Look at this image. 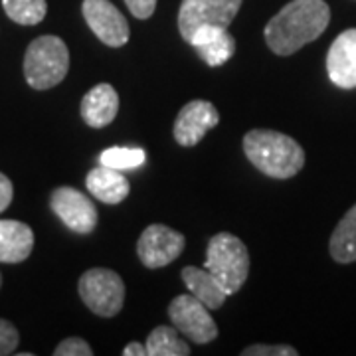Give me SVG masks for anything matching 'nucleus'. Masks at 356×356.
I'll use <instances>...</instances> for the list:
<instances>
[{"mask_svg":"<svg viewBox=\"0 0 356 356\" xmlns=\"http://www.w3.org/2000/svg\"><path fill=\"white\" fill-rule=\"evenodd\" d=\"M331 8L325 0H291L266 26L267 46L277 56H291L327 30Z\"/></svg>","mask_w":356,"mask_h":356,"instance_id":"f257e3e1","label":"nucleus"},{"mask_svg":"<svg viewBox=\"0 0 356 356\" xmlns=\"http://www.w3.org/2000/svg\"><path fill=\"white\" fill-rule=\"evenodd\" d=\"M243 153L267 177L291 178L305 166V151L297 140L271 129H254L243 137Z\"/></svg>","mask_w":356,"mask_h":356,"instance_id":"f03ea898","label":"nucleus"},{"mask_svg":"<svg viewBox=\"0 0 356 356\" xmlns=\"http://www.w3.org/2000/svg\"><path fill=\"white\" fill-rule=\"evenodd\" d=\"M70 70V50L58 36H40L26 50L24 76L28 86L38 91L62 83Z\"/></svg>","mask_w":356,"mask_h":356,"instance_id":"7ed1b4c3","label":"nucleus"},{"mask_svg":"<svg viewBox=\"0 0 356 356\" xmlns=\"http://www.w3.org/2000/svg\"><path fill=\"white\" fill-rule=\"evenodd\" d=\"M204 267L216 275L228 295L238 293L250 273V254L245 243L234 234L220 232L208 242Z\"/></svg>","mask_w":356,"mask_h":356,"instance_id":"20e7f679","label":"nucleus"},{"mask_svg":"<svg viewBox=\"0 0 356 356\" xmlns=\"http://www.w3.org/2000/svg\"><path fill=\"white\" fill-rule=\"evenodd\" d=\"M81 301L97 317L111 318L121 313L125 303V283L119 273L105 267L88 269L77 283Z\"/></svg>","mask_w":356,"mask_h":356,"instance_id":"39448f33","label":"nucleus"},{"mask_svg":"<svg viewBox=\"0 0 356 356\" xmlns=\"http://www.w3.org/2000/svg\"><path fill=\"white\" fill-rule=\"evenodd\" d=\"M210 309L192 293L178 295L168 305V317L178 332L196 344L212 343L218 337V325L208 313Z\"/></svg>","mask_w":356,"mask_h":356,"instance_id":"423d86ee","label":"nucleus"},{"mask_svg":"<svg viewBox=\"0 0 356 356\" xmlns=\"http://www.w3.org/2000/svg\"><path fill=\"white\" fill-rule=\"evenodd\" d=\"M242 0H182L178 10V30L184 42L206 24L228 28L240 13Z\"/></svg>","mask_w":356,"mask_h":356,"instance_id":"0eeeda50","label":"nucleus"},{"mask_svg":"<svg viewBox=\"0 0 356 356\" xmlns=\"http://www.w3.org/2000/svg\"><path fill=\"white\" fill-rule=\"evenodd\" d=\"M184 245L186 240L180 232L168 228L165 224H153L140 234L137 254L145 267L161 269L178 259L184 252Z\"/></svg>","mask_w":356,"mask_h":356,"instance_id":"6e6552de","label":"nucleus"},{"mask_svg":"<svg viewBox=\"0 0 356 356\" xmlns=\"http://www.w3.org/2000/svg\"><path fill=\"white\" fill-rule=\"evenodd\" d=\"M50 206L54 214L76 234L88 236L97 226V208L89 196L72 186H60L51 192Z\"/></svg>","mask_w":356,"mask_h":356,"instance_id":"1a4fd4ad","label":"nucleus"},{"mask_svg":"<svg viewBox=\"0 0 356 356\" xmlns=\"http://www.w3.org/2000/svg\"><path fill=\"white\" fill-rule=\"evenodd\" d=\"M81 13L91 32L109 48H121L129 42V22L109 0H83Z\"/></svg>","mask_w":356,"mask_h":356,"instance_id":"9d476101","label":"nucleus"},{"mask_svg":"<svg viewBox=\"0 0 356 356\" xmlns=\"http://www.w3.org/2000/svg\"><path fill=\"white\" fill-rule=\"evenodd\" d=\"M220 123V113L210 102L194 99L186 103L177 115L172 135L178 145L194 147L204 139V135Z\"/></svg>","mask_w":356,"mask_h":356,"instance_id":"9b49d317","label":"nucleus"},{"mask_svg":"<svg viewBox=\"0 0 356 356\" xmlns=\"http://www.w3.org/2000/svg\"><path fill=\"white\" fill-rule=\"evenodd\" d=\"M327 72L341 89L356 88V28L341 32L327 54Z\"/></svg>","mask_w":356,"mask_h":356,"instance_id":"f8f14e48","label":"nucleus"},{"mask_svg":"<svg viewBox=\"0 0 356 356\" xmlns=\"http://www.w3.org/2000/svg\"><path fill=\"white\" fill-rule=\"evenodd\" d=\"M188 44L210 67L224 65L236 54V40L224 26H200Z\"/></svg>","mask_w":356,"mask_h":356,"instance_id":"ddd939ff","label":"nucleus"},{"mask_svg":"<svg viewBox=\"0 0 356 356\" xmlns=\"http://www.w3.org/2000/svg\"><path fill=\"white\" fill-rule=\"evenodd\" d=\"M117 113H119V95L109 83H99L89 89L81 102V117L89 127H107L109 123H113Z\"/></svg>","mask_w":356,"mask_h":356,"instance_id":"4468645a","label":"nucleus"},{"mask_svg":"<svg viewBox=\"0 0 356 356\" xmlns=\"http://www.w3.org/2000/svg\"><path fill=\"white\" fill-rule=\"evenodd\" d=\"M34 250V232L24 222L0 220V264L26 261Z\"/></svg>","mask_w":356,"mask_h":356,"instance_id":"2eb2a0df","label":"nucleus"},{"mask_svg":"<svg viewBox=\"0 0 356 356\" xmlns=\"http://www.w3.org/2000/svg\"><path fill=\"white\" fill-rule=\"evenodd\" d=\"M86 186L99 202L111 204V206L123 202L131 191V184H129L127 177L123 175V170H115V168L103 165L89 170Z\"/></svg>","mask_w":356,"mask_h":356,"instance_id":"dca6fc26","label":"nucleus"},{"mask_svg":"<svg viewBox=\"0 0 356 356\" xmlns=\"http://www.w3.org/2000/svg\"><path fill=\"white\" fill-rule=\"evenodd\" d=\"M182 281L186 283L188 291L196 299H200L210 311L222 309L224 303H226V299H228V293L222 287V283L206 267L186 266L182 269Z\"/></svg>","mask_w":356,"mask_h":356,"instance_id":"f3484780","label":"nucleus"},{"mask_svg":"<svg viewBox=\"0 0 356 356\" xmlns=\"http://www.w3.org/2000/svg\"><path fill=\"white\" fill-rule=\"evenodd\" d=\"M329 252L337 264L356 261V204L344 214L332 232Z\"/></svg>","mask_w":356,"mask_h":356,"instance_id":"a211bd4d","label":"nucleus"},{"mask_svg":"<svg viewBox=\"0 0 356 356\" xmlns=\"http://www.w3.org/2000/svg\"><path fill=\"white\" fill-rule=\"evenodd\" d=\"M147 355L149 356H188L191 348L188 343H184L178 337L177 327H156L151 331L149 339H147Z\"/></svg>","mask_w":356,"mask_h":356,"instance_id":"6ab92c4d","label":"nucleus"},{"mask_svg":"<svg viewBox=\"0 0 356 356\" xmlns=\"http://www.w3.org/2000/svg\"><path fill=\"white\" fill-rule=\"evenodd\" d=\"M2 8L10 20L20 26L40 24L48 13L46 0H2Z\"/></svg>","mask_w":356,"mask_h":356,"instance_id":"aec40b11","label":"nucleus"},{"mask_svg":"<svg viewBox=\"0 0 356 356\" xmlns=\"http://www.w3.org/2000/svg\"><path fill=\"white\" fill-rule=\"evenodd\" d=\"M145 159L147 154L139 147H111L99 154V165L109 166L115 170H131V168H139L145 163Z\"/></svg>","mask_w":356,"mask_h":356,"instance_id":"412c9836","label":"nucleus"},{"mask_svg":"<svg viewBox=\"0 0 356 356\" xmlns=\"http://www.w3.org/2000/svg\"><path fill=\"white\" fill-rule=\"evenodd\" d=\"M20 343V334L10 321L0 318V356L14 355Z\"/></svg>","mask_w":356,"mask_h":356,"instance_id":"4be33fe9","label":"nucleus"},{"mask_svg":"<svg viewBox=\"0 0 356 356\" xmlns=\"http://www.w3.org/2000/svg\"><path fill=\"white\" fill-rule=\"evenodd\" d=\"M297 348H293L289 344H252L248 348H243L242 356H297Z\"/></svg>","mask_w":356,"mask_h":356,"instance_id":"5701e85b","label":"nucleus"},{"mask_svg":"<svg viewBox=\"0 0 356 356\" xmlns=\"http://www.w3.org/2000/svg\"><path fill=\"white\" fill-rule=\"evenodd\" d=\"M56 356H91L93 355V348L89 346L83 339L79 337H72V339H65L62 343L56 346L54 350Z\"/></svg>","mask_w":356,"mask_h":356,"instance_id":"b1692460","label":"nucleus"},{"mask_svg":"<svg viewBox=\"0 0 356 356\" xmlns=\"http://www.w3.org/2000/svg\"><path fill=\"white\" fill-rule=\"evenodd\" d=\"M127 8L131 10V14L139 20H147L151 18L156 8V0H125Z\"/></svg>","mask_w":356,"mask_h":356,"instance_id":"393cba45","label":"nucleus"},{"mask_svg":"<svg viewBox=\"0 0 356 356\" xmlns=\"http://www.w3.org/2000/svg\"><path fill=\"white\" fill-rule=\"evenodd\" d=\"M14 198V186L10 178L0 172V212H4Z\"/></svg>","mask_w":356,"mask_h":356,"instance_id":"a878e982","label":"nucleus"},{"mask_svg":"<svg viewBox=\"0 0 356 356\" xmlns=\"http://www.w3.org/2000/svg\"><path fill=\"white\" fill-rule=\"evenodd\" d=\"M123 356H147V346L140 343H129L123 348Z\"/></svg>","mask_w":356,"mask_h":356,"instance_id":"bb28decb","label":"nucleus"},{"mask_svg":"<svg viewBox=\"0 0 356 356\" xmlns=\"http://www.w3.org/2000/svg\"><path fill=\"white\" fill-rule=\"evenodd\" d=\"M0 285H2V275H0Z\"/></svg>","mask_w":356,"mask_h":356,"instance_id":"cd10ccee","label":"nucleus"}]
</instances>
